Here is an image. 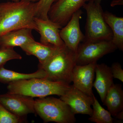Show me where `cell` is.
I'll list each match as a JSON object with an SVG mask.
<instances>
[{
	"label": "cell",
	"mask_w": 123,
	"mask_h": 123,
	"mask_svg": "<svg viewBox=\"0 0 123 123\" xmlns=\"http://www.w3.org/2000/svg\"><path fill=\"white\" fill-rule=\"evenodd\" d=\"M36 2L26 0L0 4V37L12 31L29 28L38 31L34 18Z\"/></svg>",
	"instance_id": "6da1fadb"
},
{
	"label": "cell",
	"mask_w": 123,
	"mask_h": 123,
	"mask_svg": "<svg viewBox=\"0 0 123 123\" xmlns=\"http://www.w3.org/2000/svg\"><path fill=\"white\" fill-rule=\"evenodd\" d=\"M76 52L65 46L59 47L44 63L39 65L47 74L46 79L70 85L73 69L76 65Z\"/></svg>",
	"instance_id": "7a4b0ae2"
},
{
	"label": "cell",
	"mask_w": 123,
	"mask_h": 123,
	"mask_svg": "<svg viewBox=\"0 0 123 123\" xmlns=\"http://www.w3.org/2000/svg\"><path fill=\"white\" fill-rule=\"evenodd\" d=\"M71 85L46 78L21 80L8 84V93L18 94L32 98H43L49 95L61 96L65 93Z\"/></svg>",
	"instance_id": "3957f363"
},
{
	"label": "cell",
	"mask_w": 123,
	"mask_h": 123,
	"mask_svg": "<svg viewBox=\"0 0 123 123\" xmlns=\"http://www.w3.org/2000/svg\"><path fill=\"white\" fill-rule=\"evenodd\" d=\"M36 114L44 123H74L75 114L70 107L60 98L46 97L35 100Z\"/></svg>",
	"instance_id": "277c9868"
},
{
	"label": "cell",
	"mask_w": 123,
	"mask_h": 123,
	"mask_svg": "<svg viewBox=\"0 0 123 123\" xmlns=\"http://www.w3.org/2000/svg\"><path fill=\"white\" fill-rule=\"evenodd\" d=\"M82 7L87 14L84 41H111L113 34L104 20V11L101 4L86 2Z\"/></svg>",
	"instance_id": "5b68a950"
},
{
	"label": "cell",
	"mask_w": 123,
	"mask_h": 123,
	"mask_svg": "<svg viewBox=\"0 0 123 123\" xmlns=\"http://www.w3.org/2000/svg\"><path fill=\"white\" fill-rule=\"evenodd\" d=\"M77 50L76 65H83L97 63L105 55L117 49L111 41L82 42Z\"/></svg>",
	"instance_id": "8992f818"
},
{
	"label": "cell",
	"mask_w": 123,
	"mask_h": 123,
	"mask_svg": "<svg viewBox=\"0 0 123 123\" xmlns=\"http://www.w3.org/2000/svg\"><path fill=\"white\" fill-rule=\"evenodd\" d=\"M86 2V0H56L49 11L48 18L63 27Z\"/></svg>",
	"instance_id": "52a82bcc"
},
{
	"label": "cell",
	"mask_w": 123,
	"mask_h": 123,
	"mask_svg": "<svg viewBox=\"0 0 123 123\" xmlns=\"http://www.w3.org/2000/svg\"><path fill=\"white\" fill-rule=\"evenodd\" d=\"M0 103L10 112L20 117L36 114L35 100L32 97L18 94H0Z\"/></svg>",
	"instance_id": "ba28073f"
},
{
	"label": "cell",
	"mask_w": 123,
	"mask_h": 123,
	"mask_svg": "<svg viewBox=\"0 0 123 123\" xmlns=\"http://www.w3.org/2000/svg\"><path fill=\"white\" fill-rule=\"evenodd\" d=\"M60 98L70 107L75 115L81 114L90 116L92 115L91 106L93 102V96H89L73 85Z\"/></svg>",
	"instance_id": "9c48e42d"
},
{
	"label": "cell",
	"mask_w": 123,
	"mask_h": 123,
	"mask_svg": "<svg viewBox=\"0 0 123 123\" xmlns=\"http://www.w3.org/2000/svg\"><path fill=\"white\" fill-rule=\"evenodd\" d=\"M82 13L80 9L74 13L66 25L60 31L61 37L65 46L76 52L79 44L85 39V35L81 30L79 23Z\"/></svg>",
	"instance_id": "30bf717a"
},
{
	"label": "cell",
	"mask_w": 123,
	"mask_h": 123,
	"mask_svg": "<svg viewBox=\"0 0 123 123\" xmlns=\"http://www.w3.org/2000/svg\"><path fill=\"white\" fill-rule=\"evenodd\" d=\"M97 64L93 63L83 65H76L72 73L73 85L91 97L94 95L92 87Z\"/></svg>",
	"instance_id": "8fae6325"
},
{
	"label": "cell",
	"mask_w": 123,
	"mask_h": 123,
	"mask_svg": "<svg viewBox=\"0 0 123 123\" xmlns=\"http://www.w3.org/2000/svg\"><path fill=\"white\" fill-rule=\"evenodd\" d=\"M34 20L37 27L38 32L40 35V42L51 44L56 47H60L65 45L60 36V29L62 27L59 25L49 18L43 20L35 17Z\"/></svg>",
	"instance_id": "7c38bea8"
},
{
	"label": "cell",
	"mask_w": 123,
	"mask_h": 123,
	"mask_svg": "<svg viewBox=\"0 0 123 123\" xmlns=\"http://www.w3.org/2000/svg\"><path fill=\"white\" fill-rule=\"evenodd\" d=\"M96 78L93 86L98 93L103 103L109 89L114 83L111 67L106 64H96L95 68Z\"/></svg>",
	"instance_id": "4fadbf2b"
},
{
	"label": "cell",
	"mask_w": 123,
	"mask_h": 123,
	"mask_svg": "<svg viewBox=\"0 0 123 123\" xmlns=\"http://www.w3.org/2000/svg\"><path fill=\"white\" fill-rule=\"evenodd\" d=\"M32 29L22 28L12 31L0 37V48H14L35 40Z\"/></svg>",
	"instance_id": "5bb4252c"
},
{
	"label": "cell",
	"mask_w": 123,
	"mask_h": 123,
	"mask_svg": "<svg viewBox=\"0 0 123 123\" xmlns=\"http://www.w3.org/2000/svg\"><path fill=\"white\" fill-rule=\"evenodd\" d=\"M21 48L27 55L37 57L39 65L43 64L53 55L57 48L51 44H44L35 40L21 46Z\"/></svg>",
	"instance_id": "9a60e30c"
},
{
	"label": "cell",
	"mask_w": 123,
	"mask_h": 123,
	"mask_svg": "<svg viewBox=\"0 0 123 123\" xmlns=\"http://www.w3.org/2000/svg\"><path fill=\"white\" fill-rule=\"evenodd\" d=\"M112 116L123 110V90L120 84H114L109 89L103 103Z\"/></svg>",
	"instance_id": "2e32d148"
},
{
	"label": "cell",
	"mask_w": 123,
	"mask_h": 123,
	"mask_svg": "<svg viewBox=\"0 0 123 123\" xmlns=\"http://www.w3.org/2000/svg\"><path fill=\"white\" fill-rule=\"evenodd\" d=\"M104 18L112 31L111 41L117 49L123 50V18L118 17L108 11L104 12Z\"/></svg>",
	"instance_id": "e0dca14e"
},
{
	"label": "cell",
	"mask_w": 123,
	"mask_h": 123,
	"mask_svg": "<svg viewBox=\"0 0 123 123\" xmlns=\"http://www.w3.org/2000/svg\"><path fill=\"white\" fill-rule=\"evenodd\" d=\"M47 74L42 69L35 72L31 74H24L17 72L6 69L4 67L0 68V82L3 84H9L21 80L35 78H46Z\"/></svg>",
	"instance_id": "ac0fdd59"
},
{
	"label": "cell",
	"mask_w": 123,
	"mask_h": 123,
	"mask_svg": "<svg viewBox=\"0 0 123 123\" xmlns=\"http://www.w3.org/2000/svg\"><path fill=\"white\" fill-rule=\"evenodd\" d=\"M93 99L92 114L89 118V120L96 123H114V119L111 113L102 106L94 95Z\"/></svg>",
	"instance_id": "d6986e66"
},
{
	"label": "cell",
	"mask_w": 123,
	"mask_h": 123,
	"mask_svg": "<svg viewBox=\"0 0 123 123\" xmlns=\"http://www.w3.org/2000/svg\"><path fill=\"white\" fill-rule=\"evenodd\" d=\"M25 120V117L16 115L0 103V123H21Z\"/></svg>",
	"instance_id": "ffe728a7"
},
{
	"label": "cell",
	"mask_w": 123,
	"mask_h": 123,
	"mask_svg": "<svg viewBox=\"0 0 123 123\" xmlns=\"http://www.w3.org/2000/svg\"><path fill=\"white\" fill-rule=\"evenodd\" d=\"M56 0H39L36 2L35 17L43 20L49 19L48 13Z\"/></svg>",
	"instance_id": "44dd1931"
},
{
	"label": "cell",
	"mask_w": 123,
	"mask_h": 123,
	"mask_svg": "<svg viewBox=\"0 0 123 123\" xmlns=\"http://www.w3.org/2000/svg\"><path fill=\"white\" fill-rule=\"evenodd\" d=\"M21 56L13 48H0V68L4 67L7 62L13 60H21Z\"/></svg>",
	"instance_id": "7402d4cb"
},
{
	"label": "cell",
	"mask_w": 123,
	"mask_h": 123,
	"mask_svg": "<svg viewBox=\"0 0 123 123\" xmlns=\"http://www.w3.org/2000/svg\"><path fill=\"white\" fill-rule=\"evenodd\" d=\"M113 78L118 79L123 82V70L121 64L118 62L112 64L111 67Z\"/></svg>",
	"instance_id": "603a6c76"
},
{
	"label": "cell",
	"mask_w": 123,
	"mask_h": 123,
	"mask_svg": "<svg viewBox=\"0 0 123 123\" xmlns=\"http://www.w3.org/2000/svg\"><path fill=\"white\" fill-rule=\"evenodd\" d=\"M123 0H113L111 4V6H113L118 5H123Z\"/></svg>",
	"instance_id": "cb8c5ba5"
},
{
	"label": "cell",
	"mask_w": 123,
	"mask_h": 123,
	"mask_svg": "<svg viewBox=\"0 0 123 123\" xmlns=\"http://www.w3.org/2000/svg\"><path fill=\"white\" fill-rule=\"evenodd\" d=\"M117 118L120 120H123V110L121 111L120 112H119L115 116Z\"/></svg>",
	"instance_id": "d4e9b609"
},
{
	"label": "cell",
	"mask_w": 123,
	"mask_h": 123,
	"mask_svg": "<svg viewBox=\"0 0 123 123\" xmlns=\"http://www.w3.org/2000/svg\"><path fill=\"white\" fill-rule=\"evenodd\" d=\"M103 0H86V2H93L95 3H99L101 4L102 1Z\"/></svg>",
	"instance_id": "484cf974"
},
{
	"label": "cell",
	"mask_w": 123,
	"mask_h": 123,
	"mask_svg": "<svg viewBox=\"0 0 123 123\" xmlns=\"http://www.w3.org/2000/svg\"><path fill=\"white\" fill-rule=\"evenodd\" d=\"M13 2H18V1H20L21 0H11ZM26 0L30 1H32L33 2H36L38 1L39 0Z\"/></svg>",
	"instance_id": "4316f807"
}]
</instances>
